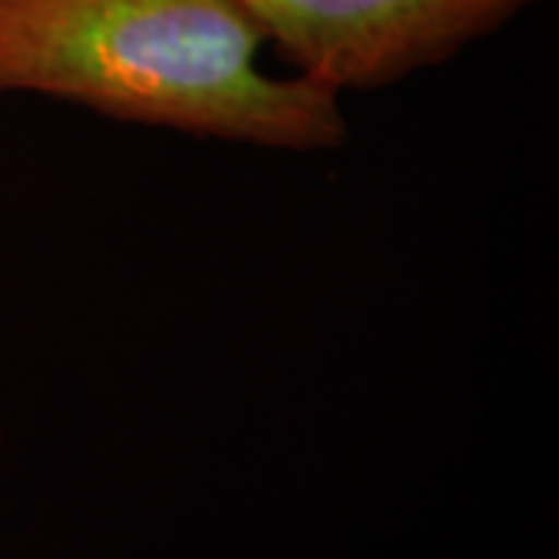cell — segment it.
I'll return each mask as SVG.
<instances>
[{"label": "cell", "instance_id": "1", "mask_svg": "<svg viewBox=\"0 0 559 559\" xmlns=\"http://www.w3.org/2000/svg\"><path fill=\"white\" fill-rule=\"evenodd\" d=\"M261 47L242 0H0V94L261 150H342V97L264 72Z\"/></svg>", "mask_w": 559, "mask_h": 559}, {"label": "cell", "instance_id": "2", "mask_svg": "<svg viewBox=\"0 0 559 559\" xmlns=\"http://www.w3.org/2000/svg\"><path fill=\"white\" fill-rule=\"evenodd\" d=\"M296 75L333 91H380L454 60L540 0H242Z\"/></svg>", "mask_w": 559, "mask_h": 559}]
</instances>
